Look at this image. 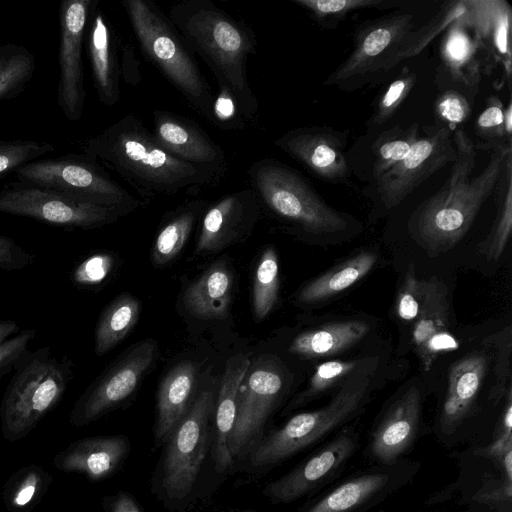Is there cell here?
I'll use <instances>...</instances> for the list:
<instances>
[{"label":"cell","instance_id":"36","mask_svg":"<svg viewBox=\"0 0 512 512\" xmlns=\"http://www.w3.org/2000/svg\"><path fill=\"white\" fill-rule=\"evenodd\" d=\"M51 482V475L42 467L35 464L22 467L4 484L5 506L10 512H32Z\"/></svg>","mask_w":512,"mask_h":512},{"label":"cell","instance_id":"27","mask_svg":"<svg viewBox=\"0 0 512 512\" xmlns=\"http://www.w3.org/2000/svg\"><path fill=\"white\" fill-rule=\"evenodd\" d=\"M97 3L86 31L87 52L98 99L112 107L120 99L119 58L113 28Z\"/></svg>","mask_w":512,"mask_h":512},{"label":"cell","instance_id":"43","mask_svg":"<svg viewBox=\"0 0 512 512\" xmlns=\"http://www.w3.org/2000/svg\"><path fill=\"white\" fill-rule=\"evenodd\" d=\"M474 455L493 461L512 482V395L511 387L506 391V403L499 419L493 441L477 448Z\"/></svg>","mask_w":512,"mask_h":512},{"label":"cell","instance_id":"28","mask_svg":"<svg viewBox=\"0 0 512 512\" xmlns=\"http://www.w3.org/2000/svg\"><path fill=\"white\" fill-rule=\"evenodd\" d=\"M259 205L250 186L221 197L203 215L197 252L220 248L254 220Z\"/></svg>","mask_w":512,"mask_h":512},{"label":"cell","instance_id":"41","mask_svg":"<svg viewBox=\"0 0 512 512\" xmlns=\"http://www.w3.org/2000/svg\"><path fill=\"white\" fill-rule=\"evenodd\" d=\"M307 10L311 18L323 29L333 30L348 14L365 8L386 9L402 2L388 0H291Z\"/></svg>","mask_w":512,"mask_h":512},{"label":"cell","instance_id":"58","mask_svg":"<svg viewBox=\"0 0 512 512\" xmlns=\"http://www.w3.org/2000/svg\"><path fill=\"white\" fill-rule=\"evenodd\" d=\"M244 512H259V511H254V510H251V511H244Z\"/></svg>","mask_w":512,"mask_h":512},{"label":"cell","instance_id":"35","mask_svg":"<svg viewBox=\"0 0 512 512\" xmlns=\"http://www.w3.org/2000/svg\"><path fill=\"white\" fill-rule=\"evenodd\" d=\"M140 310L138 299L128 294L118 296L103 310L95 328L96 355L107 353L129 333Z\"/></svg>","mask_w":512,"mask_h":512},{"label":"cell","instance_id":"1","mask_svg":"<svg viewBox=\"0 0 512 512\" xmlns=\"http://www.w3.org/2000/svg\"><path fill=\"white\" fill-rule=\"evenodd\" d=\"M83 151L115 171L145 199L216 186L225 176L169 153L134 113L88 138Z\"/></svg>","mask_w":512,"mask_h":512},{"label":"cell","instance_id":"12","mask_svg":"<svg viewBox=\"0 0 512 512\" xmlns=\"http://www.w3.org/2000/svg\"><path fill=\"white\" fill-rule=\"evenodd\" d=\"M0 213L84 230L110 224L126 214L115 208L78 202L55 191L18 180L0 185Z\"/></svg>","mask_w":512,"mask_h":512},{"label":"cell","instance_id":"46","mask_svg":"<svg viewBox=\"0 0 512 512\" xmlns=\"http://www.w3.org/2000/svg\"><path fill=\"white\" fill-rule=\"evenodd\" d=\"M115 266L114 256L96 251L76 262L69 273L71 283L79 289H92L102 285Z\"/></svg>","mask_w":512,"mask_h":512},{"label":"cell","instance_id":"17","mask_svg":"<svg viewBox=\"0 0 512 512\" xmlns=\"http://www.w3.org/2000/svg\"><path fill=\"white\" fill-rule=\"evenodd\" d=\"M156 350L153 340L144 341L98 377L75 402L70 424L85 426L126 400L153 363Z\"/></svg>","mask_w":512,"mask_h":512},{"label":"cell","instance_id":"32","mask_svg":"<svg viewBox=\"0 0 512 512\" xmlns=\"http://www.w3.org/2000/svg\"><path fill=\"white\" fill-rule=\"evenodd\" d=\"M231 291L232 274L223 263L218 262L186 289L183 303L195 317L223 319L230 307Z\"/></svg>","mask_w":512,"mask_h":512},{"label":"cell","instance_id":"45","mask_svg":"<svg viewBox=\"0 0 512 512\" xmlns=\"http://www.w3.org/2000/svg\"><path fill=\"white\" fill-rule=\"evenodd\" d=\"M55 147L48 142L35 140H1L0 141V178L16 173L26 164L53 152Z\"/></svg>","mask_w":512,"mask_h":512},{"label":"cell","instance_id":"55","mask_svg":"<svg viewBox=\"0 0 512 512\" xmlns=\"http://www.w3.org/2000/svg\"><path fill=\"white\" fill-rule=\"evenodd\" d=\"M104 507L106 512H142L134 496L125 491L107 498Z\"/></svg>","mask_w":512,"mask_h":512},{"label":"cell","instance_id":"26","mask_svg":"<svg viewBox=\"0 0 512 512\" xmlns=\"http://www.w3.org/2000/svg\"><path fill=\"white\" fill-rule=\"evenodd\" d=\"M487 368L488 358L482 352L469 353L451 366L438 420L441 433H454L470 415Z\"/></svg>","mask_w":512,"mask_h":512},{"label":"cell","instance_id":"50","mask_svg":"<svg viewBox=\"0 0 512 512\" xmlns=\"http://www.w3.org/2000/svg\"><path fill=\"white\" fill-rule=\"evenodd\" d=\"M426 280L419 279L414 265L408 267L399 287L395 310L397 316L406 323H413L418 316L425 292Z\"/></svg>","mask_w":512,"mask_h":512},{"label":"cell","instance_id":"23","mask_svg":"<svg viewBox=\"0 0 512 512\" xmlns=\"http://www.w3.org/2000/svg\"><path fill=\"white\" fill-rule=\"evenodd\" d=\"M439 53L436 82L440 89H454L474 99L482 65L476 42L460 18L444 31Z\"/></svg>","mask_w":512,"mask_h":512},{"label":"cell","instance_id":"54","mask_svg":"<svg viewBox=\"0 0 512 512\" xmlns=\"http://www.w3.org/2000/svg\"><path fill=\"white\" fill-rule=\"evenodd\" d=\"M119 67L120 76L127 85L137 86L141 82L140 61L134 47L129 42L121 48Z\"/></svg>","mask_w":512,"mask_h":512},{"label":"cell","instance_id":"52","mask_svg":"<svg viewBox=\"0 0 512 512\" xmlns=\"http://www.w3.org/2000/svg\"><path fill=\"white\" fill-rule=\"evenodd\" d=\"M35 255L26 251L14 239L0 234V272L24 269L35 262Z\"/></svg>","mask_w":512,"mask_h":512},{"label":"cell","instance_id":"57","mask_svg":"<svg viewBox=\"0 0 512 512\" xmlns=\"http://www.w3.org/2000/svg\"><path fill=\"white\" fill-rule=\"evenodd\" d=\"M504 128L508 140L512 141V103L510 100L504 106Z\"/></svg>","mask_w":512,"mask_h":512},{"label":"cell","instance_id":"38","mask_svg":"<svg viewBox=\"0 0 512 512\" xmlns=\"http://www.w3.org/2000/svg\"><path fill=\"white\" fill-rule=\"evenodd\" d=\"M35 70V56L26 47L0 42V101L20 95Z\"/></svg>","mask_w":512,"mask_h":512},{"label":"cell","instance_id":"4","mask_svg":"<svg viewBox=\"0 0 512 512\" xmlns=\"http://www.w3.org/2000/svg\"><path fill=\"white\" fill-rule=\"evenodd\" d=\"M259 204L277 218L314 236H335L354 230L351 215L327 204L297 170L274 159L261 158L247 170Z\"/></svg>","mask_w":512,"mask_h":512},{"label":"cell","instance_id":"20","mask_svg":"<svg viewBox=\"0 0 512 512\" xmlns=\"http://www.w3.org/2000/svg\"><path fill=\"white\" fill-rule=\"evenodd\" d=\"M422 398L410 387L386 410L371 431L367 454L374 464L392 465L414 445L420 430Z\"/></svg>","mask_w":512,"mask_h":512},{"label":"cell","instance_id":"56","mask_svg":"<svg viewBox=\"0 0 512 512\" xmlns=\"http://www.w3.org/2000/svg\"><path fill=\"white\" fill-rule=\"evenodd\" d=\"M20 327L14 320H0V344L19 333Z\"/></svg>","mask_w":512,"mask_h":512},{"label":"cell","instance_id":"47","mask_svg":"<svg viewBox=\"0 0 512 512\" xmlns=\"http://www.w3.org/2000/svg\"><path fill=\"white\" fill-rule=\"evenodd\" d=\"M207 120L224 130H241L249 122L236 97L224 85H218L213 93Z\"/></svg>","mask_w":512,"mask_h":512},{"label":"cell","instance_id":"42","mask_svg":"<svg viewBox=\"0 0 512 512\" xmlns=\"http://www.w3.org/2000/svg\"><path fill=\"white\" fill-rule=\"evenodd\" d=\"M279 265L274 249L267 248L258 262L252 293L253 311L257 319H264L277 302Z\"/></svg>","mask_w":512,"mask_h":512},{"label":"cell","instance_id":"8","mask_svg":"<svg viewBox=\"0 0 512 512\" xmlns=\"http://www.w3.org/2000/svg\"><path fill=\"white\" fill-rule=\"evenodd\" d=\"M214 407V392H200L163 444L154 481L166 503L180 504L192 494L209 449V420Z\"/></svg>","mask_w":512,"mask_h":512},{"label":"cell","instance_id":"7","mask_svg":"<svg viewBox=\"0 0 512 512\" xmlns=\"http://www.w3.org/2000/svg\"><path fill=\"white\" fill-rule=\"evenodd\" d=\"M130 26L146 58L181 93L188 105L208 119L213 93L169 17L150 0H123Z\"/></svg>","mask_w":512,"mask_h":512},{"label":"cell","instance_id":"31","mask_svg":"<svg viewBox=\"0 0 512 512\" xmlns=\"http://www.w3.org/2000/svg\"><path fill=\"white\" fill-rule=\"evenodd\" d=\"M368 331L369 325L360 320L327 323L297 335L289 352L306 359L329 357L354 346Z\"/></svg>","mask_w":512,"mask_h":512},{"label":"cell","instance_id":"19","mask_svg":"<svg viewBox=\"0 0 512 512\" xmlns=\"http://www.w3.org/2000/svg\"><path fill=\"white\" fill-rule=\"evenodd\" d=\"M466 11L460 17L470 30L488 73L502 68L503 81L510 84L512 76L511 26L512 8L505 0H465Z\"/></svg>","mask_w":512,"mask_h":512},{"label":"cell","instance_id":"29","mask_svg":"<svg viewBox=\"0 0 512 512\" xmlns=\"http://www.w3.org/2000/svg\"><path fill=\"white\" fill-rule=\"evenodd\" d=\"M251 365L250 359L238 354L231 357L226 364L215 402V430L211 453L215 470L225 473L234 464L228 440L234 427L237 398L242 381Z\"/></svg>","mask_w":512,"mask_h":512},{"label":"cell","instance_id":"21","mask_svg":"<svg viewBox=\"0 0 512 512\" xmlns=\"http://www.w3.org/2000/svg\"><path fill=\"white\" fill-rule=\"evenodd\" d=\"M152 134L175 157L204 169L225 175L224 150L195 122L165 110L152 113Z\"/></svg>","mask_w":512,"mask_h":512},{"label":"cell","instance_id":"13","mask_svg":"<svg viewBox=\"0 0 512 512\" xmlns=\"http://www.w3.org/2000/svg\"><path fill=\"white\" fill-rule=\"evenodd\" d=\"M359 448V432L344 426L290 471L269 482L262 493L274 504L309 499L338 479Z\"/></svg>","mask_w":512,"mask_h":512},{"label":"cell","instance_id":"5","mask_svg":"<svg viewBox=\"0 0 512 512\" xmlns=\"http://www.w3.org/2000/svg\"><path fill=\"white\" fill-rule=\"evenodd\" d=\"M369 367L344 381L323 407L291 417L272 430L247 455L252 469H269L312 448L331 433L343 428L363 409L371 389Z\"/></svg>","mask_w":512,"mask_h":512},{"label":"cell","instance_id":"51","mask_svg":"<svg viewBox=\"0 0 512 512\" xmlns=\"http://www.w3.org/2000/svg\"><path fill=\"white\" fill-rule=\"evenodd\" d=\"M34 329H25L0 344V377L11 372L17 360L28 350L35 338Z\"/></svg>","mask_w":512,"mask_h":512},{"label":"cell","instance_id":"22","mask_svg":"<svg viewBox=\"0 0 512 512\" xmlns=\"http://www.w3.org/2000/svg\"><path fill=\"white\" fill-rule=\"evenodd\" d=\"M449 325L447 287L437 278H429L426 280L423 301L411 331L413 347L426 371L440 354L459 347Z\"/></svg>","mask_w":512,"mask_h":512},{"label":"cell","instance_id":"10","mask_svg":"<svg viewBox=\"0 0 512 512\" xmlns=\"http://www.w3.org/2000/svg\"><path fill=\"white\" fill-rule=\"evenodd\" d=\"M414 17L411 12L396 11L359 23L352 51L323 84L354 91L377 81L400 63L398 54L414 28Z\"/></svg>","mask_w":512,"mask_h":512},{"label":"cell","instance_id":"18","mask_svg":"<svg viewBox=\"0 0 512 512\" xmlns=\"http://www.w3.org/2000/svg\"><path fill=\"white\" fill-rule=\"evenodd\" d=\"M348 138L349 130L312 125L288 130L274 144L315 177L338 184L346 183L351 174L345 151Z\"/></svg>","mask_w":512,"mask_h":512},{"label":"cell","instance_id":"14","mask_svg":"<svg viewBox=\"0 0 512 512\" xmlns=\"http://www.w3.org/2000/svg\"><path fill=\"white\" fill-rule=\"evenodd\" d=\"M419 464L401 460L371 467L309 498L295 512H369L410 483Z\"/></svg>","mask_w":512,"mask_h":512},{"label":"cell","instance_id":"48","mask_svg":"<svg viewBox=\"0 0 512 512\" xmlns=\"http://www.w3.org/2000/svg\"><path fill=\"white\" fill-rule=\"evenodd\" d=\"M504 104L496 95H491L485 99L483 110L478 115L475 122V132L478 137L488 141L491 150L495 147L507 143L508 140L504 128ZM486 147L484 149H486Z\"/></svg>","mask_w":512,"mask_h":512},{"label":"cell","instance_id":"11","mask_svg":"<svg viewBox=\"0 0 512 512\" xmlns=\"http://www.w3.org/2000/svg\"><path fill=\"white\" fill-rule=\"evenodd\" d=\"M422 130L406 156L364 190L370 192L376 207L383 211L395 208L425 180L456 159L452 130L437 124L426 125Z\"/></svg>","mask_w":512,"mask_h":512},{"label":"cell","instance_id":"34","mask_svg":"<svg viewBox=\"0 0 512 512\" xmlns=\"http://www.w3.org/2000/svg\"><path fill=\"white\" fill-rule=\"evenodd\" d=\"M493 193L497 214L487 237L480 243V253L488 260L501 257L512 231V150L504 159Z\"/></svg>","mask_w":512,"mask_h":512},{"label":"cell","instance_id":"49","mask_svg":"<svg viewBox=\"0 0 512 512\" xmlns=\"http://www.w3.org/2000/svg\"><path fill=\"white\" fill-rule=\"evenodd\" d=\"M434 115L440 126L455 130L466 122L472 111L471 100L454 89H443L437 95L433 105Z\"/></svg>","mask_w":512,"mask_h":512},{"label":"cell","instance_id":"3","mask_svg":"<svg viewBox=\"0 0 512 512\" xmlns=\"http://www.w3.org/2000/svg\"><path fill=\"white\" fill-rule=\"evenodd\" d=\"M168 17L185 43L240 103L249 122L255 120L258 101L248 81L247 61L256 53L252 30L210 0L173 4Z\"/></svg>","mask_w":512,"mask_h":512},{"label":"cell","instance_id":"9","mask_svg":"<svg viewBox=\"0 0 512 512\" xmlns=\"http://www.w3.org/2000/svg\"><path fill=\"white\" fill-rule=\"evenodd\" d=\"M15 175L18 181L44 187L78 202L115 208L124 213L140 204L98 161L84 153L37 159Z\"/></svg>","mask_w":512,"mask_h":512},{"label":"cell","instance_id":"30","mask_svg":"<svg viewBox=\"0 0 512 512\" xmlns=\"http://www.w3.org/2000/svg\"><path fill=\"white\" fill-rule=\"evenodd\" d=\"M197 366L184 361L172 368L160 383L154 427L156 446L163 445L187 413L196 382Z\"/></svg>","mask_w":512,"mask_h":512},{"label":"cell","instance_id":"15","mask_svg":"<svg viewBox=\"0 0 512 512\" xmlns=\"http://www.w3.org/2000/svg\"><path fill=\"white\" fill-rule=\"evenodd\" d=\"M283 385L282 370L275 362L257 361L250 365L239 389L235 423L228 440L234 462L246 458L262 439Z\"/></svg>","mask_w":512,"mask_h":512},{"label":"cell","instance_id":"16","mask_svg":"<svg viewBox=\"0 0 512 512\" xmlns=\"http://www.w3.org/2000/svg\"><path fill=\"white\" fill-rule=\"evenodd\" d=\"M96 3L94 0H62L59 6L57 103L70 122L80 120L84 110L86 91L82 49Z\"/></svg>","mask_w":512,"mask_h":512},{"label":"cell","instance_id":"44","mask_svg":"<svg viewBox=\"0 0 512 512\" xmlns=\"http://www.w3.org/2000/svg\"><path fill=\"white\" fill-rule=\"evenodd\" d=\"M417 82V74L404 67L377 98L374 110L366 122L368 130L385 124L396 113Z\"/></svg>","mask_w":512,"mask_h":512},{"label":"cell","instance_id":"24","mask_svg":"<svg viewBox=\"0 0 512 512\" xmlns=\"http://www.w3.org/2000/svg\"><path fill=\"white\" fill-rule=\"evenodd\" d=\"M129 451L130 441L124 435L86 437L56 454L53 463L61 471L80 473L90 481H101L122 466Z\"/></svg>","mask_w":512,"mask_h":512},{"label":"cell","instance_id":"25","mask_svg":"<svg viewBox=\"0 0 512 512\" xmlns=\"http://www.w3.org/2000/svg\"><path fill=\"white\" fill-rule=\"evenodd\" d=\"M420 130L417 122L407 127L395 125L377 134L368 146L356 142L346 152L351 173L361 181L374 183L406 156L418 140Z\"/></svg>","mask_w":512,"mask_h":512},{"label":"cell","instance_id":"40","mask_svg":"<svg viewBox=\"0 0 512 512\" xmlns=\"http://www.w3.org/2000/svg\"><path fill=\"white\" fill-rule=\"evenodd\" d=\"M374 359L330 360L317 366L307 389L298 395L290 404L289 409L298 408L315 399L328 389L346 381L359 370L370 367Z\"/></svg>","mask_w":512,"mask_h":512},{"label":"cell","instance_id":"39","mask_svg":"<svg viewBox=\"0 0 512 512\" xmlns=\"http://www.w3.org/2000/svg\"><path fill=\"white\" fill-rule=\"evenodd\" d=\"M466 11L465 0L446 1L440 10L425 24L413 29L405 38L399 54V62L417 56L435 37L444 32Z\"/></svg>","mask_w":512,"mask_h":512},{"label":"cell","instance_id":"2","mask_svg":"<svg viewBox=\"0 0 512 512\" xmlns=\"http://www.w3.org/2000/svg\"><path fill=\"white\" fill-rule=\"evenodd\" d=\"M456 159L439 191L413 212L409 227L414 237L431 252L454 247L468 232L477 214L493 193L504 159L512 143L491 150L487 165L474 176L476 147L467 133L456 128L452 134Z\"/></svg>","mask_w":512,"mask_h":512},{"label":"cell","instance_id":"33","mask_svg":"<svg viewBox=\"0 0 512 512\" xmlns=\"http://www.w3.org/2000/svg\"><path fill=\"white\" fill-rule=\"evenodd\" d=\"M377 262V255L364 251L350 257L304 286L298 299L315 303L331 298L366 276Z\"/></svg>","mask_w":512,"mask_h":512},{"label":"cell","instance_id":"6","mask_svg":"<svg viewBox=\"0 0 512 512\" xmlns=\"http://www.w3.org/2000/svg\"><path fill=\"white\" fill-rule=\"evenodd\" d=\"M13 370L0 406L3 437L10 442L27 436L57 406L73 378L74 363L42 347L27 350Z\"/></svg>","mask_w":512,"mask_h":512},{"label":"cell","instance_id":"53","mask_svg":"<svg viewBox=\"0 0 512 512\" xmlns=\"http://www.w3.org/2000/svg\"><path fill=\"white\" fill-rule=\"evenodd\" d=\"M512 498V482L504 477L499 480H486L474 494L473 499L486 505H503Z\"/></svg>","mask_w":512,"mask_h":512},{"label":"cell","instance_id":"37","mask_svg":"<svg viewBox=\"0 0 512 512\" xmlns=\"http://www.w3.org/2000/svg\"><path fill=\"white\" fill-rule=\"evenodd\" d=\"M204 202L196 199L180 207L157 234L152 257L157 265L170 262L182 250Z\"/></svg>","mask_w":512,"mask_h":512}]
</instances>
